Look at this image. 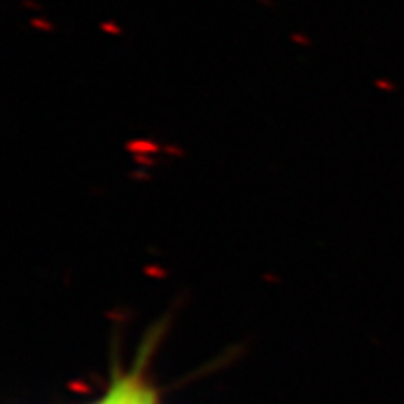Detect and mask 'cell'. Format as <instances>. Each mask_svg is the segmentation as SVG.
Segmentation results:
<instances>
[{"mask_svg": "<svg viewBox=\"0 0 404 404\" xmlns=\"http://www.w3.org/2000/svg\"><path fill=\"white\" fill-rule=\"evenodd\" d=\"M21 4H23V6H25V8H30V10H36V12H39V10H42V6H39L37 2H32V0H23Z\"/></svg>", "mask_w": 404, "mask_h": 404, "instance_id": "obj_9", "label": "cell"}, {"mask_svg": "<svg viewBox=\"0 0 404 404\" xmlns=\"http://www.w3.org/2000/svg\"><path fill=\"white\" fill-rule=\"evenodd\" d=\"M124 150L131 155L135 153H148V155H153V153L161 152V146L155 141L148 139V137H139V139H129V141L124 142Z\"/></svg>", "mask_w": 404, "mask_h": 404, "instance_id": "obj_1", "label": "cell"}, {"mask_svg": "<svg viewBox=\"0 0 404 404\" xmlns=\"http://www.w3.org/2000/svg\"><path fill=\"white\" fill-rule=\"evenodd\" d=\"M99 30L105 32V34H109V36H122V26L116 25L114 21H101L99 23Z\"/></svg>", "mask_w": 404, "mask_h": 404, "instance_id": "obj_2", "label": "cell"}, {"mask_svg": "<svg viewBox=\"0 0 404 404\" xmlns=\"http://www.w3.org/2000/svg\"><path fill=\"white\" fill-rule=\"evenodd\" d=\"M290 42L294 43V45H301V47H311L312 45V42H311V37L307 36V34H303V32H300V30H294V32H290Z\"/></svg>", "mask_w": 404, "mask_h": 404, "instance_id": "obj_4", "label": "cell"}, {"mask_svg": "<svg viewBox=\"0 0 404 404\" xmlns=\"http://www.w3.org/2000/svg\"><path fill=\"white\" fill-rule=\"evenodd\" d=\"M374 85L378 86V88H382V90H391L393 85L389 83V80H384V79H376L374 80Z\"/></svg>", "mask_w": 404, "mask_h": 404, "instance_id": "obj_8", "label": "cell"}, {"mask_svg": "<svg viewBox=\"0 0 404 404\" xmlns=\"http://www.w3.org/2000/svg\"><path fill=\"white\" fill-rule=\"evenodd\" d=\"M129 178H137V180H141V182H146V180H150V174L148 172H142V171H133L129 172Z\"/></svg>", "mask_w": 404, "mask_h": 404, "instance_id": "obj_7", "label": "cell"}, {"mask_svg": "<svg viewBox=\"0 0 404 404\" xmlns=\"http://www.w3.org/2000/svg\"><path fill=\"white\" fill-rule=\"evenodd\" d=\"M161 152L169 155V157H184L185 155V150L182 146H176V144H165V146H161Z\"/></svg>", "mask_w": 404, "mask_h": 404, "instance_id": "obj_6", "label": "cell"}, {"mask_svg": "<svg viewBox=\"0 0 404 404\" xmlns=\"http://www.w3.org/2000/svg\"><path fill=\"white\" fill-rule=\"evenodd\" d=\"M133 163L139 167H152L157 163V159L153 155H148V153H135L133 155Z\"/></svg>", "mask_w": 404, "mask_h": 404, "instance_id": "obj_5", "label": "cell"}, {"mask_svg": "<svg viewBox=\"0 0 404 404\" xmlns=\"http://www.w3.org/2000/svg\"><path fill=\"white\" fill-rule=\"evenodd\" d=\"M30 26L32 28H36V30H42V32H53L55 30V26L51 21H47L45 17H32L30 19Z\"/></svg>", "mask_w": 404, "mask_h": 404, "instance_id": "obj_3", "label": "cell"}, {"mask_svg": "<svg viewBox=\"0 0 404 404\" xmlns=\"http://www.w3.org/2000/svg\"><path fill=\"white\" fill-rule=\"evenodd\" d=\"M98 404H110V400H109V397H107V395H105L103 398H101V400H99Z\"/></svg>", "mask_w": 404, "mask_h": 404, "instance_id": "obj_11", "label": "cell"}, {"mask_svg": "<svg viewBox=\"0 0 404 404\" xmlns=\"http://www.w3.org/2000/svg\"><path fill=\"white\" fill-rule=\"evenodd\" d=\"M260 6H266V8H273V0H257Z\"/></svg>", "mask_w": 404, "mask_h": 404, "instance_id": "obj_10", "label": "cell"}]
</instances>
